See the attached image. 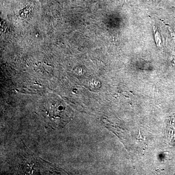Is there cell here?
<instances>
[{"mask_svg":"<svg viewBox=\"0 0 175 175\" xmlns=\"http://www.w3.org/2000/svg\"><path fill=\"white\" fill-rule=\"evenodd\" d=\"M46 115L53 127H63L72 118L65 104L58 100H50L44 106Z\"/></svg>","mask_w":175,"mask_h":175,"instance_id":"obj_1","label":"cell"}]
</instances>
